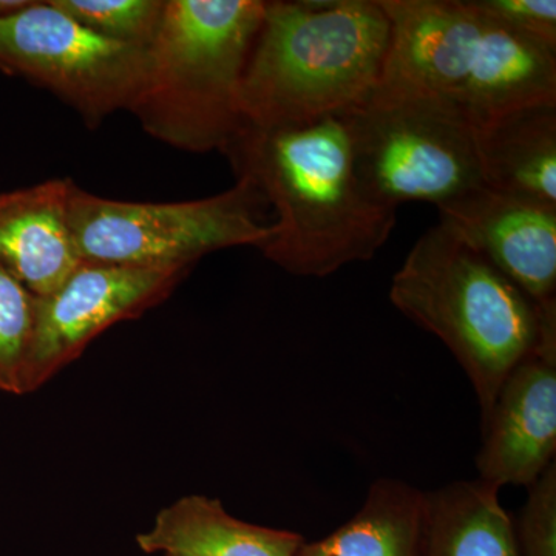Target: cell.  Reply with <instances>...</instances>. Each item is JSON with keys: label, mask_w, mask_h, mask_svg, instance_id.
<instances>
[{"label": "cell", "mask_w": 556, "mask_h": 556, "mask_svg": "<svg viewBox=\"0 0 556 556\" xmlns=\"http://www.w3.org/2000/svg\"><path fill=\"white\" fill-rule=\"evenodd\" d=\"M266 207L243 178L217 195L175 203L110 200L75 185L68 222L83 262L190 269L222 249L263 247L274 233Z\"/></svg>", "instance_id": "7"}, {"label": "cell", "mask_w": 556, "mask_h": 556, "mask_svg": "<svg viewBox=\"0 0 556 556\" xmlns=\"http://www.w3.org/2000/svg\"><path fill=\"white\" fill-rule=\"evenodd\" d=\"M441 222L484 255L538 306L556 305V208L495 190L437 206Z\"/></svg>", "instance_id": "11"}, {"label": "cell", "mask_w": 556, "mask_h": 556, "mask_svg": "<svg viewBox=\"0 0 556 556\" xmlns=\"http://www.w3.org/2000/svg\"><path fill=\"white\" fill-rule=\"evenodd\" d=\"M340 116L362 186L388 207L407 201L441 206L484 186L477 126L434 94L380 78L364 101Z\"/></svg>", "instance_id": "6"}, {"label": "cell", "mask_w": 556, "mask_h": 556, "mask_svg": "<svg viewBox=\"0 0 556 556\" xmlns=\"http://www.w3.org/2000/svg\"><path fill=\"white\" fill-rule=\"evenodd\" d=\"M56 9L89 30L129 46L155 39L166 0H50Z\"/></svg>", "instance_id": "17"}, {"label": "cell", "mask_w": 556, "mask_h": 556, "mask_svg": "<svg viewBox=\"0 0 556 556\" xmlns=\"http://www.w3.org/2000/svg\"><path fill=\"white\" fill-rule=\"evenodd\" d=\"M391 21L380 0H273L240 89L243 124L294 126L340 115L386 70Z\"/></svg>", "instance_id": "2"}, {"label": "cell", "mask_w": 556, "mask_h": 556, "mask_svg": "<svg viewBox=\"0 0 556 556\" xmlns=\"http://www.w3.org/2000/svg\"><path fill=\"white\" fill-rule=\"evenodd\" d=\"M390 300L452 351L477 393L482 422L511 369L556 338V305L538 306L441 219L409 249Z\"/></svg>", "instance_id": "3"}, {"label": "cell", "mask_w": 556, "mask_h": 556, "mask_svg": "<svg viewBox=\"0 0 556 556\" xmlns=\"http://www.w3.org/2000/svg\"><path fill=\"white\" fill-rule=\"evenodd\" d=\"M73 186L49 179L0 193V266L36 298L56 291L83 263L68 222Z\"/></svg>", "instance_id": "12"}, {"label": "cell", "mask_w": 556, "mask_h": 556, "mask_svg": "<svg viewBox=\"0 0 556 556\" xmlns=\"http://www.w3.org/2000/svg\"><path fill=\"white\" fill-rule=\"evenodd\" d=\"M482 185L556 208V102L527 105L477 127Z\"/></svg>", "instance_id": "13"}, {"label": "cell", "mask_w": 556, "mask_h": 556, "mask_svg": "<svg viewBox=\"0 0 556 556\" xmlns=\"http://www.w3.org/2000/svg\"><path fill=\"white\" fill-rule=\"evenodd\" d=\"M36 295L0 266V391L24 394V372L35 329Z\"/></svg>", "instance_id": "18"}, {"label": "cell", "mask_w": 556, "mask_h": 556, "mask_svg": "<svg viewBox=\"0 0 556 556\" xmlns=\"http://www.w3.org/2000/svg\"><path fill=\"white\" fill-rule=\"evenodd\" d=\"M148 68L149 49L104 38L50 0L0 16V70L50 90L90 127L130 112Z\"/></svg>", "instance_id": "8"}, {"label": "cell", "mask_w": 556, "mask_h": 556, "mask_svg": "<svg viewBox=\"0 0 556 556\" xmlns=\"http://www.w3.org/2000/svg\"><path fill=\"white\" fill-rule=\"evenodd\" d=\"M422 556H519L514 519L500 489L481 479L426 492Z\"/></svg>", "instance_id": "15"}, {"label": "cell", "mask_w": 556, "mask_h": 556, "mask_svg": "<svg viewBox=\"0 0 556 556\" xmlns=\"http://www.w3.org/2000/svg\"><path fill=\"white\" fill-rule=\"evenodd\" d=\"M555 452L556 338H547L511 369L497 391L482 422L478 479L500 490L529 489L555 463Z\"/></svg>", "instance_id": "10"}, {"label": "cell", "mask_w": 556, "mask_h": 556, "mask_svg": "<svg viewBox=\"0 0 556 556\" xmlns=\"http://www.w3.org/2000/svg\"><path fill=\"white\" fill-rule=\"evenodd\" d=\"M237 178L273 207V237L260 251L300 277H327L378 254L397 208L362 186L342 116L281 127L243 124L222 150Z\"/></svg>", "instance_id": "1"}, {"label": "cell", "mask_w": 556, "mask_h": 556, "mask_svg": "<svg viewBox=\"0 0 556 556\" xmlns=\"http://www.w3.org/2000/svg\"><path fill=\"white\" fill-rule=\"evenodd\" d=\"M478 7L541 49L556 54L555 0H475Z\"/></svg>", "instance_id": "20"}, {"label": "cell", "mask_w": 556, "mask_h": 556, "mask_svg": "<svg viewBox=\"0 0 556 556\" xmlns=\"http://www.w3.org/2000/svg\"><path fill=\"white\" fill-rule=\"evenodd\" d=\"M265 0H166L148 79L130 112L150 137L222 152L243 126L240 89Z\"/></svg>", "instance_id": "5"}, {"label": "cell", "mask_w": 556, "mask_h": 556, "mask_svg": "<svg viewBox=\"0 0 556 556\" xmlns=\"http://www.w3.org/2000/svg\"><path fill=\"white\" fill-rule=\"evenodd\" d=\"M426 510V492L399 479H376L350 521L324 540L305 541L298 556H422Z\"/></svg>", "instance_id": "16"}, {"label": "cell", "mask_w": 556, "mask_h": 556, "mask_svg": "<svg viewBox=\"0 0 556 556\" xmlns=\"http://www.w3.org/2000/svg\"><path fill=\"white\" fill-rule=\"evenodd\" d=\"M305 538L233 518L218 500L190 495L164 507L137 536L144 554L164 556H298Z\"/></svg>", "instance_id": "14"}, {"label": "cell", "mask_w": 556, "mask_h": 556, "mask_svg": "<svg viewBox=\"0 0 556 556\" xmlns=\"http://www.w3.org/2000/svg\"><path fill=\"white\" fill-rule=\"evenodd\" d=\"M391 21L382 78L434 94L484 126L527 105L556 102V54L475 0H380Z\"/></svg>", "instance_id": "4"}, {"label": "cell", "mask_w": 556, "mask_h": 556, "mask_svg": "<svg viewBox=\"0 0 556 556\" xmlns=\"http://www.w3.org/2000/svg\"><path fill=\"white\" fill-rule=\"evenodd\" d=\"M189 270L80 263L56 291L36 298L24 394L76 361L112 325L160 305Z\"/></svg>", "instance_id": "9"}, {"label": "cell", "mask_w": 556, "mask_h": 556, "mask_svg": "<svg viewBox=\"0 0 556 556\" xmlns=\"http://www.w3.org/2000/svg\"><path fill=\"white\" fill-rule=\"evenodd\" d=\"M515 529L519 556H556L555 463L529 486V496Z\"/></svg>", "instance_id": "19"}]
</instances>
